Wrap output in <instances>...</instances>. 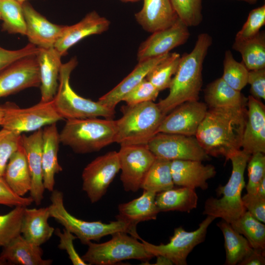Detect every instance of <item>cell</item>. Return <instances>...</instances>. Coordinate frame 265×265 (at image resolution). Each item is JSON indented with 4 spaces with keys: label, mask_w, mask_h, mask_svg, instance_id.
<instances>
[{
    "label": "cell",
    "mask_w": 265,
    "mask_h": 265,
    "mask_svg": "<svg viewBox=\"0 0 265 265\" xmlns=\"http://www.w3.org/2000/svg\"><path fill=\"white\" fill-rule=\"evenodd\" d=\"M246 106L208 109L195 136L209 156H223L227 160L230 155L241 149Z\"/></svg>",
    "instance_id": "6da1fadb"
},
{
    "label": "cell",
    "mask_w": 265,
    "mask_h": 265,
    "mask_svg": "<svg viewBox=\"0 0 265 265\" xmlns=\"http://www.w3.org/2000/svg\"><path fill=\"white\" fill-rule=\"evenodd\" d=\"M212 43L210 35L207 33H200L192 51L181 56L177 70L169 87L168 95L157 103L164 115L182 103L199 100L203 83V63Z\"/></svg>",
    "instance_id": "7a4b0ae2"
},
{
    "label": "cell",
    "mask_w": 265,
    "mask_h": 265,
    "mask_svg": "<svg viewBox=\"0 0 265 265\" xmlns=\"http://www.w3.org/2000/svg\"><path fill=\"white\" fill-rule=\"evenodd\" d=\"M251 155L240 149L230 155L232 170L229 181L216 189L220 198L211 197L205 202L203 213L220 218L229 223L239 218L246 211L241 192L245 187L244 173Z\"/></svg>",
    "instance_id": "3957f363"
},
{
    "label": "cell",
    "mask_w": 265,
    "mask_h": 265,
    "mask_svg": "<svg viewBox=\"0 0 265 265\" xmlns=\"http://www.w3.org/2000/svg\"><path fill=\"white\" fill-rule=\"evenodd\" d=\"M116 121L114 142L120 145H147L157 133L164 115L153 101L123 106Z\"/></svg>",
    "instance_id": "277c9868"
},
{
    "label": "cell",
    "mask_w": 265,
    "mask_h": 265,
    "mask_svg": "<svg viewBox=\"0 0 265 265\" xmlns=\"http://www.w3.org/2000/svg\"><path fill=\"white\" fill-rule=\"evenodd\" d=\"M116 121L97 117L66 120L60 142L78 154L99 151L114 142Z\"/></svg>",
    "instance_id": "5b68a950"
},
{
    "label": "cell",
    "mask_w": 265,
    "mask_h": 265,
    "mask_svg": "<svg viewBox=\"0 0 265 265\" xmlns=\"http://www.w3.org/2000/svg\"><path fill=\"white\" fill-rule=\"evenodd\" d=\"M51 204L49 206L50 217L53 218L65 229L75 235L81 243L87 244L92 240L99 241L101 238L109 235L123 232L138 239L139 236L136 227L120 220L103 223L101 220L87 221L71 214L65 208L63 193L54 189L50 197Z\"/></svg>",
    "instance_id": "8992f818"
},
{
    "label": "cell",
    "mask_w": 265,
    "mask_h": 265,
    "mask_svg": "<svg viewBox=\"0 0 265 265\" xmlns=\"http://www.w3.org/2000/svg\"><path fill=\"white\" fill-rule=\"evenodd\" d=\"M76 57L62 64L59 76L58 89L53 101L55 110L64 119H77L104 117L111 119L114 117L112 110L97 102L79 95L71 87L70 77L77 65Z\"/></svg>",
    "instance_id": "52a82bcc"
},
{
    "label": "cell",
    "mask_w": 265,
    "mask_h": 265,
    "mask_svg": "<svg viewBox=\"0 0 265 265\" xmlns=\"http://www.w3.org/2000/svg\"><path fill=\"white\" fill-rule=\"evenodd\" d=\"M111 236L109 240L102 243L90 241L81 257L83 260L88 265H112L131 259L148 262L154 257L142 242L127 233L118 232Z\"/></svg>",
    "instance_id": "ba28073f"
},
{
    "label": "cell",
    "mask_w": 265,
    "mask_h": 265,
    "mask_svg": "<svg viewBox=\"0 0 265 265\" xmlns=\"http://www.w3.org/2000/svg\"><path fill=\"white\" fill-rule=\"evenodd\" d=\"M3 106L4 114L1 126L19 134L36 131L63 119L55 110L53 100L40 101L27 108H20L11 103Z\"/></svg>",
    "instance_id": "9c48e42d"
},
{
    "label": "cell",
    "mask_w": 265,
    "mask_h": 265,
    "mask_svg": "<svg viewBox=\"0 0 265 265\" xmlns=\"http://www.w3.org/2000/svg\"><path fill=\"white\" fill-rule=\"evenodd\" d=\"M215 219L207 215L193 231H186L181 226L175 228L169 242L165 244L155 245L141 238L139 239L154 257L161 255L170 259L173 264L186 265L188 255L196 246L204 241L208 228Z\"/></svg>",
    "instance_id": "30bf717a"
},
{
    "label": "cell",
    "mask_w": 265,
    "mask_h": 265,
    "mask_svg": "<svg viewBox=\"0 0 265 265\" xmlns=\"http://www.w3.org/2000/svg\"><path fill=\"white\" fill-rule=\"evenodd\" d=\"M156 158L206 161L210 159L195 136L158 132L147 144Z\"/></svg>",
    "instance_id": "8fae6325"
},
{
    "label": "cell",
    "mask_w": 265,
    "mask_h": 265,
    "mask_svg": "<svg viewBox=\"0 0 265 265\" xmlns=\"http://www.w3.org/2000/svg\"><path fill=\"white\" fill-rule=\"evenodd\" d=\"M120 170L118 152H108L97 157L84 168L82 173V190L90 202L99 201Z\"/></svg>",
    "instance_id": "7c38bea8"
},
{
    "label": "cell",
    "mask_w": 265,
    "mask_h": 265,
    "mask_svg": "<svg viewBox=\"0 0 265 265\" xmlns=\"http://www.w3.org/2000/svg\"><path fill=\"white\" fill-rule=\"evenodd\" d=\"M118 154L121 170L120 180L124 189L135 192L140 188L156 157L147 145H120Z\"/></svg>",
    "instance_id": "4fadbf2b"
},
{
    "label": "cell",
    "mask_w": 265,
    "mask_h": 265,
    "mask_svg": "<svg viewBox=\"0 0 265 265\" xmlns=\"http://www.w3.org/2000/svg\"><path fill=\"white\" fill-rule=\"evenodd\" d=\"M40 85L36 54L21 58L0 72V98Z\"/></svg>",
    "instance_id": "5bb4252c"
},
{
    "label": "cell",
    "mask_w": 265,
    "mask_h": 265,
    "mask_svg": "<svg viewBox=\"0 0 265 265\" xmlns=\"http://www.w3.org/2000/svg\"><path fill=\"white\" fill-rule=\"evenodd\" d=\"M208 109L206 104L198 100L182 103L165 116L157 133L195 136Z\"/></svg>",
    "instance_id": "9a60e30c"
},
{
    "label": "cell",
    "mask_w": 265,
    "mask_h": 265,
    "mask_svg": "<svg viewBox=\"0 0 265 265\" xmlns=\"http://www.w3.org/2000/svg\"><path fill=\"white\" fill-rule=\"evenodd\" d=\"M188 27L179 18L172 26L152 33L139 46L138 62L159 56L184 44L188 39Z\"/></svg>",
    "instance_id": "2e32d148"
},
{
    "label": "cell",
    "mask_w": 265,
    "mask_h": 265,
    "mask_svg": "<svg viewBox=\"0 0 265 265\" xmlns=\"http://www.w3.org/2000/svg\"><path fill=\"white\" fill-rule=\"evenodd\" d=\"M22 5L26 25V35L30 43L39 48L54 47L67 26L51 23L27 1Z\"/></svg>",
    "instance_id": "e0dca14e"
},
{
    "label": "cell",
    "mask_w": 265,
    "mask_h": 265,
    "mask_svg": "<svg viewBox=\"0 0 265 265\" xmlns=\"http://www.w3.org/2000/svg\"><path fill=\"white\" fill-rule=\"evenodd\" d=\"M42 134L43 129H40L28 136L22 135L21 140L31 179L30 196L37 206L41 204L45 189L42 158Z\"/></svg>",
    "instance_id": "ac0fdd59"
},
{
    "label": "cell",
    "mask_w": 265,
    "mask_h": 265,
    "mask_svg": "<svg viewBox=\"0 0 265 265\" xmlns=\"http://www.w3.org/2000/svg\"><path fill=\"white\" fill-rule=\"evenodd\" d=\"M247 102V120L242 136L241 148L252 155L265 153V106L252 96Z\"/></svg>",
    "instance_id": "d6986e66"
},
{
    "label": "cell",
    "mask_w": 265,
    "mask_h": 265,
    "mask_svg": "<svg viewBox=\"0 0 265 265\" xmlns=\"http://www.w3.org/2000/svg\"><path fill=\"white\" fill-rule=\"evenodd\" d=\"M109 26L108 19L101 16L95 11H91L79 22L67 26L54 48L62 56H64L71 47L83 38L91 35L101 34L106 31Z\"/></svg>",
    "instance_id": "ffe728a7"
},
{
    "label": "cell",
    "mask_w": 265,
    "mask_h": 265,
    "mask_svg": "<svg viewBox=\"0 0 265 265\" xmlns=\"http://www.w3.org/2000/svg\"><path fill=\"white\" fill-rule=\"evenodd\" d=\"M201 161L176 159L171 161L170 168L174 185L180 186L206 190L207 181L215 176V167L204 165Z\"/></svg>",
    "instance_id": "44dd1931"
},
{
    "label": "cell",
    "mask_w": 265,
    "mask_h": 265,
    "mask_svg": "<svg viewBox=\"0 0 265 265\" xmlns=\"http://www.w3.org/2000/svg\"><path fill=\"white\" fill-rule=\"evenodd\" d=\"M134 16L142 27L151 33L169 27L179 18L170 0H143L141 9Z\"/></svg>",
    "instance_id": "7402d4cb"
},
{
    "label": "cell",
    "mask_w": 265,
    "mask_h": 265,
    "mask_svg": "<svg viewBox=\"0 0 265 265\" xmlns=\"http://www.w3.org/2000/svg\"><path fill=\"white\" fill-rule=\"evenodd\" d=\"M38 48L36 57L40 79V101L50 102L58 89L62 55L54 47Z\"/></svg>",
    "instance_id": "603a6c76"
},
{
    "label": "cell",
    "mask_w": 265,
    "mask_h": 265,
    "mask_svg": "<svg viewBox=\"0 0 265 265\" xmlns=\"http://www.w3.org/2000/svg\"><path fill=\"white\" fill-rule=\"evenodd\" d=\"M41 246L26 239L20 235L2 248L0 265L6 263L18 265H51L53 260L43 258Z\"/></svg>",
    "instance_id": "cb8c5ba5"
},
{
    "label": "cell",
    "mask_w": 265,
    "mask_h": 265,
    "mask_svg": "<svg viewBox=\"0 0 265 265\" xmlns=\"http://www.w3.org/2000/svg\"><path fill=\"white\" fill-rule=\"evenodd\" d=\"M169 53L141 61L119 84L98 100L100 104L115 110L117 104L130 91L141 82L151 70L165 58Z\"/></svg>",
    "instance_id": "d4e9b609"
},
{
    "label": "cell",
    "mask_w": 265,
    "mask_h": 265,
    "mask_svg": "<svg viewBox=\"0 0 265 265\" xmlns=\"http://www.w3.org/2000/svg\"><path fill=\"white\" fill-rule=\"evenodd\" d=\"M60 142L56 123L46 126L42 134V166L43 184L45 189L54 190L55 175L62 170L58 160Z\"/></svg>",
    "instance_id": "484cf974"
},
{
    "label": "cell",
    "mask_w": 265,
    "mask_h": 265,
    "mask_svg": "<svg viewBox=\"0 0 265 265\" xmlns=\"http://www.w3.org/2000/svg\"><path fill=\"white\" fill-rule=\"evenodd\" d=\"M50 217L49 207L41 208L25 207L21 234L27 241L41 246L52 237L55 229L48 223Z\"/></svg>",
    "instance_id": "4316f807"
},
{
    "label": "cell",
    "mask_w": 265,
    "mask_h": 265,
    "mask_svg": "<svg viewBox=\"0 0 265 265\" xmlns=\"http://www.w3.org/2000/svg\"><path fill=\"white\" fill-rule=\"evenodd\" d=\"M156 193L143 190L139 197L119 205L117 220L125 221L136 227L142 221L155 220L159 211L155 203Z\"/></svg>",
    "instance_id": "83f0119b"
},
{
    "label": "cell",
    "mask_w": 265,
    "mask_h": 265,
    "mask_svg": "<svg viewBox=\"0 0 265 265\" xmlns=\"http://www.w3.org/2000/svg\"><path fill=\"white\" fill-rule=\"evenodd\" d=\"M3 177L11 189L18 195L24 197L30 191L31 176L21 143L10 157Z\"/></svg>",
    "instance_id": "f1b7e54d"
},
{
    "label": "cell",
    "mask_w": 265,
    "mask_h": 265,
    "mask_svg": "<svg viewBox=\"0 0 265 265\" xmlns=\"http://www.w3.org/2000/svg\"><path fill=\"white\" fill-rule=\"evenodd\" d=\"M198 200L194 189L181 186L157 193L155 203L159 212L176 211L189 212L197 208Z\"/></svg>",
    "instance_id": "f546056e"
},
{
    "label": "cell",
    "mask_w": 265,
    "mask_h": 265,
    "mask_svg": "<svg viewBox=\"0 0 265 265\" xmlns=\"http://www.w3.org/2000/svg\"><path fill=\"white\" fill-rule=\"evenodd\" d=\"M204 92L206 104L210 108L247 106L248 98L229 86L221 77L208 84Z\"/></svg>",
    "instance_id": "4dcf8cb0"
},
{
    "label": "cell",
    "mask_w": 265,
    "mask_h": 265,
    "mask_svg": "<svg viewBox=\"0 0 265 265\" xmlns=\"http://www.w3.org/2000/svg\"><path fill=\"white\" fill-rule=\"evenodd\" d=\"M217 226L224 238L226 265H238L253 252L254 249L247 239L234 230L229 222L221 219Z\"/></svg>",
    "instance_id": "1f68e13d"
},
{
    "label": "cell",
    "mask_w": 265,
    "mask_h": 265,
    "mask_svg": "<svg viewBox=\"0 0 265 265\" xmlns=\"http://www.w3.org/2000/svg\"><path fill=\"white\" fill-rule=\"evenodd\" d=\"M232 49L241 54L242 62L249 71L265 68V31L246 40H235Z\"/></svg>",
    "instance_id": "d6a6232c"
},
{
    "label": "cell",
    "mask_w": 265,
    "mask_h": 265,
    "mask_svg": "<svg viewBox=\"0 0 265 265\" xmlns=\"http://www.w3.org/2000/svg\"><path fill=\"white\" fill-rule=\"evenodd\" d=\"M170 163V160L156 158L142 181L140 188L158 193L174 187Z\"/></svg>",
    "instance_id": "836d02e7"
},
{
    "label": "cell",
    "mask_w": 265,
    "mask_h": 265,
    "mask_svg": "<svg viewBox=\"0 0 265 265\" xmlns=\"http://www.w3.org/2000/svg\"><path fill=\"white\" fill-rule=\"evenodd\" d=\"M243 236L254 250L265 251V225L246 211L242 215L230 223Z\"/></svg>",
    "instance_id": "e575fe53"
},
{
    "label": "cell",
    "mask_w": 265,
    "mask_h": 265,
    "mask_svg": "<svg viewBox=\"0 0 265 265\" xmlns=\"http://www.w3.org/2000/svg\"><path fill=\"white\" fill-rule=\"evenodd\" d=\"M22 4L15 0H0L2 31L10 34L26 35Z\"/></svg>",
    "instance_id": "d590c367"
},
{
    "label": "cell",
    "mask_w": 265,
    "mask_h": 265,
    "mask_svg": "<svg viewBox=\"0 0 265 265\" xmlns=\"http://www.w3.org/2000/svg\"><path fill=\"white\" fill-rule=\"evenodd\" d=\"M181 56L177 53H169L151 70L146 79L159 91L169 88L173 76L177 70Z\"/></svg>",
    "instance_id": "8d00e7d4"
},
{
    "label": "cell",
    "mask_w": 265,
    "mask_h": 265,
    "mask_svg": "<svg viewBox=\"0 0 265 265\" xmlns=\"http://www.w3.org/2000/svg\"><path fill=\"white\" fill-rule=\"evenodd\" d=\"M221 78L231 87L240 91L247 84L249 70L243 63L235 59L230 50H226L223 59Z\"/></svg>",
    "instance_id": "74e56055"
},
{
    "label": "cell",
    "mask_w": 265,
    "mask_h": 265,
    "mask_svg": "<svg viewBox=\"0 0 265 265\" xmlns=\"http://www.w3.org/2000/svg\"><path fill=\"white\" fill-rule=\"evenodd\" d=\"M25 207L16 206L8 213L0 215V249L21 235L22 221Z\"/></svg>",
    "instance_id": "f35d334b"
},
{
    "label": "cell",
    "mask_w": 265,
    "mask_h": 265,
    "mask_svg": "<svg viewBox=\"0 0 265 265\" xmlns=\"http://www.w3.org/2000/svg\"><path fill=\"white\" fill-rule=\"evenodd\" d=\"M178 17L188 26H197L203 20L202 0H170Z\"/></svg>",
    "instance_id": "ab89813d"
},
{
    "label": "cell",
    "mask_w": 265,
    "mask_h": 265,
    "mask_svg": "<svg viewBox=\"0 0 265 265\" xmlns=\"http://www.w3.org/2000/svg\"><path fill=\"white\" fill-rule=\"evenodd\" d=\"M22 134L4 129L0 130V177H3L8 162L21 145Z\"/></svg>",
    "instance_id": "60d3db41"
},
{
    "label": "cell",
    "mask_w": 265,
    "mask_h": 265,
    "mask_svg": "<svg viewBox=\"0 0 265 265\" xmlns=\"http://www.w3.org/2000/svg\"><path fill=\"white\" fill-rule=\"evenodd\" d=\"M248 182L247 193L256 194L262 181L265 178V156L258 152L252 155L247 165Z\"/></svg>",
    "instance_id": "b9f144b4"
},
{
    "label": "cell",
    "mask_w": 265,
    "mask_h": 265,
    "mask_svg": "<svg viewBox=\"0 0 265 265\" xmlns=\"http://www.w3.org/2000/svg\"><path fill=\"white\" fill-rule=\"evenodd\" d=\"M265 25V5L252 10L247 19L239 30L235 40H243L251 38L256 35L260 29Z\"/></svg>",
    "instance_id": "7bdbcfd3"
},
{
    "label": "cell",
    "mask_w": 265,
    "mask_h": 265,
    "mask_svg": "<svg viewBox=\"0 0 265 265\" xmlns=\"http://www.w3.org/2000/svg\"><path fill=\"white\" fill-rule=\"evenodd\" d=\"M159 91L146 78L123 98L127 105L155 101Z\"/></svg>",
    "instance_id": "ee69618b"
},
{
    "label": "cell",
    "mask_w": 265,
    "mask_h": 265,
    "mask_svg": "<svg viewBox=\"0 0 265 265\" xmlns=\"http://www.w3.org/2000/svg\"><path fill=\"white\" fill-rule=\"evenodd\" d=\"M55 234L59 238L58 248L66 251L69 259L74 265H87L76 250L73 241L78 238L73 234L64 229L61 232L59 229L54 230Z\"/></svg>",
    "instance_id": "f6af8a7d"
},
{
    "label": "cell",
    "mask_w": 265,
    "mask_h": 265,
    "mask_svg": "<svg viewBox=\"0 0 265 265\" xmlns=\"http://www.w3.org/2000/svg\"><path fill=\"white\" fill-rule=\"evenodd\" d=\"M38 50V47L30 43L16 50H7L0 46V72L21 58L36 54Z\"/></svg>",
    "instance_id": "bcb514c9"
},
{
    "label": "cell",
    "mask_w": 265,
    "mask_h": 265,
    "mask_svg": "<svg viewBox=\"0 0 265 265\" xmlns=\"http://www.w3.org/2000/svg\"><path fill=\"white\" fill-rule=\"evenodd\" d=\"M33 202L32 198L16 194L9 187L3 177H0V205L9 207H27Z\"/></svg>",
    "instance_id": "7dc6e473"
},
{
    "label": "cell",
    "mask_w": 265,
    "mask_h": 265,
    "mask_svg": "<svg viewBox=\"0 0 265 265\" xmlns=\"http://www.w3.org/2000/svg\"><path fill=\"white\" fill-rule=\"evenodd\" d=\"M242 201L247 211L259 221L265 223V198L247 193L242 196Z\"/></svg>",
    "instance_id": "c3c4849f"
},
{
    "label": "cell",
    "mask_w": 265,
    "mask_h": 265,
    "mask_svg": "<svg viewBox=\"0 0 265 265\" xmlns=\"http://www.w3.org/2000/svg\"><path fill=\"white\" fill-rule=\"evenodd\" d=\"M247 83L250 85V93L254 98L265 99V68L249 70Z\"/></svg>",
    "instance_id": "681fc988"
},
{
    "label": "cell",
    "mask_w": 265,
    "mask_h": 265,
    "mask_svg": "<svg viewBox=\"0 0 265 265\" xmlns=\"http://www.w3.org/2000/svg\"><path fill=\"white\" fill-rule=\"evenodd\" d=\"M239 265H265V251L253 250V252L243 259Z\"/></svg>",
    "instance_id": "f907efd6"
},
{
    "label": "cell",
    "mask_w": 265,
    "mask_h": 265,
    "mask_svg": "<svg viewBox=\"0 0 265 265\" xmlns=\"http://www.w3.org/2000/svg\"><path fill=\"white\" fill-rule=\"evenodd\" d=\"M157 257V261L154 264L156 265H173V262L168 258L161 256L159 255Z\"/></svg>",
    "instance_id": "816d5d0a"
},
{
    "label": "cell",
    "mask_w": 265,
    "mask_h": 265,
    "mask_svg": "<svg viewBox=\"0 0 265 265\" xmlns=\"http://www.w3.org/2000/svg\"><path fill=\"white\" fill-rule=\"evenodd\" d=\"M256 194L260 196L265 198V178L260 184Z\"/></svg>",
    "instance_id": "f5cc1de1"
},
{
    "label": "cell",
    "mask_w": 265,
    "mask_h": 265,
    "mask_svg": "<svg viewBox=\"0 0 265 265\" xmlns=\"http://www.w3.org/2000/svg\"><path fill=\"white\" fill-rule=\"evenodd\" d=\"M4 114V110L3 106L0 105V126L1 125Z\"/></svg>",
    "instance_id": "db71d44e"
},
{
    "label": "cell",
    "mask_w": 265,
    "mask_h": 265,
    "mask_svg": "<svg viewBox=\"0 0 265 265\" xmlns=\"http://www.w3.org/2000/svg\"><path fill=\"white\" fill-rule=\"evenodd\" d=\"M241 0L243 1H245L250 4L255 3L258 1V0Z\"/></svg>",
    "instance_id": "11a10c76"
},
{
    "label": "cell",
    "mask_w": 265,
    "mask_h": 265,
    "mask_svg": "<svg viewBox=\"0 0 265 265\" xmlns=\"http://www.w3.org/2000/svg\"><path fill=\"white\" fill-rule=\"evenodd\" d=\"M121 0L123 2H136L140 0Z\"/></svg>",
    "instance_id": "9f6ffc18"
},
{
    "label": "cell",
    "mask_w": 265,
    "mask_h": 265,
    "mask_svg": "<svg viewBox=\"0 0 265 265\" xmlns=\"http://www.w3.org/2000/svg\"><path fill=\"white\" fill-rule=\"evenodd\" d=\"M16 0V1H18V2H20V3H24V2H26V1L28 0Z\"/></svg>",
    "instance_id": "6f0895ef"
},
{
    "label": "cell",
    "mask_w": 265,
    "mask_h": 265,
    "mask_svg": "<svg viewBox=\"0 0 265 265\" xmlns=\"http://www.w3.org/2000/svg\"><path fill=\"white\" fill-rule=\"evenodd\" d=\"M0 20H1L0 5Z\"/></svg>",
    "instance_id": "680465c9"
}]
</instances>
